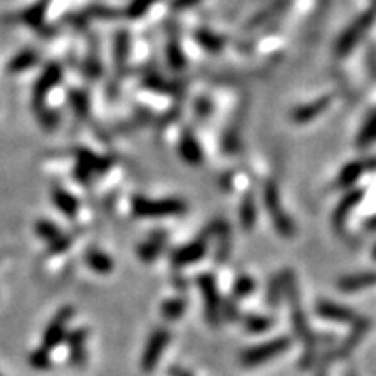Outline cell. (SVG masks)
Returning <instances> with one entry per match:
<instances>
[{
	"mask_svg": "<svg viewBox=\"0 0 376 376\" xmlns=\"http://www.w3.org/2000/svg\"><path fill=\"white\" fill-rule=\"evenodd\" d=\"M286 296L291 305L293 327H295L296 335L300 336V340H302L305 345V355L302 359V364L303 366H308L312 361V352H314V336H312L310 327H308L307 319H305L302 305H300L298 288H296L295 275H293L291 272H286Z\"/></svg>",
	"mask_w": 376,
	"mask_h": 376,
	"instance_id": "1",
	"label": "cell"
},
{
	"mask_svg": "<svg viewBox=\"0 0 376 376\" xmlns=\"http://www.w3.org/2000/svg\"><path fill=\"white\" fill-rule=\"evenodd\" d=\"M187 211V204L181 199H148L138 195L133 199V213L140 218L180 216Z\"/></svg>",
	"mask_w": 376,
	"mask_h": 376,
	"instance_id": "2",
	"label": "cell"
},
{
	"mask_svg": "<svg viewBox=\"0 0 376 376\" xmlns=\"http://www.w3.org/2000/svg\"><path fill=\"white\" fill-rule=\"evenodd\" d=\"M263 204L265 208H267L268 216H270L275 230L283 237H286V239H291V237L296 233V228L291 218L286 215V211H284L283 204H280L279 188H277L275 181H268V183L263 187Z\"/></svg>",
	"mask_w": 376,
	"mask_h": 376,
	"instance_id": "3",
	"label": "cell"
},
{
	"mask_svg": "<svg viewBox=\"0 0 376 376\" xmlns=\"http://www.w3.org/2000/svg\"><path fill=\"white\" fill-rule=\"evenodd\" d=\"M291 345V340L286 336H280V338H274L270 342L260 343V345L249 347L246 350L240 352V364L246 367H256L261 364L268 362L270 359L277 357V355L284 354Z\"/></svg>",
	"mask_w": 376,
	"mask_h": 376,
	"instance_id": "4",
	"label": "cell"
},
{
	"mask_svg": "<svg viewBox=\"0 0 376 376\" xmlns=\"http://www.w3.org/2000/svg\"><path fill=\"white\" fill-rule=\"evenodd\" d=\"M197 286L204 302V314L209 326L216 327L221 320V298L218 293V284L213 274H200L197 277Z\"/></svg>",
	"mask_w": 376,
	"mask_h": 376,
	"instance_id": "5",
	"label": "cell"
},
{
	"mask_svg": "<svg viewBox=\"0 0 376 376\" xmlns=\"http://www.w3.org/2000/svg\"><path fill=\"white\" fill-rule=\"evenodd\" d=\"M75 308L66 305V307L59 308L51 322L47 324V327L44 330L42 335V347H46L47 350H54V348L61 345L63 342H66L68 336V324L73 319Z\"/></svg>",
	"mask_w": 376,
	"mask_h": 376,
	"instance_id": "6",
	"label": "cell"
},
{
	"mask_svg": "<svg viewBox=\"0 0 376 376\" xmlns=\"http://www.w3.org/2000/svg\"><path fill=\"white\" fill-rule=\"evenodd\" d=\"M171 342V331L166 330V327H156L148 336V342H146L143 354H141L140 366L145 373H150L157 367L159 364L162 354H164L166 347Z\"/></svg>",
	"mask_w": 376,
	"mask_h": 376,
	"instance_id": "7",
	"label": "cell"
},
{
	"mask_svg": "<svg viewBox=\"0 0 376 376\" xmlns=\"http://www.w3.org/2000/svg\"><path fill=\"white\" fill-rule=\"evenodd\" d=\"M373 23H375V11H367V13L359 16V18L355 19L345 31H343L342 37L338 39V42H336L335 47L336 54H338V56H345V54L350 53L364 35L370 31Z\"/></svg>",
	"mask_w": 376,
	"mask_h": 376,
	"instance_id": "8",
	"label": "cell"
},
{
	"mask_svg": "<svg viewBox=\"0 0 376 376\" xmlns=\"http://www.w3.org/2000/svg\"><path fill=\"white\" fill-rule=\"evenodd\" d=\"M112 166V159L108 157H100L89 150H81L77 156V164H75V176L81 183H91L96 174H103Z\"/></svg>",
	"mask_w": 376,
	"mask_h": 376,
	"instance_id": "9",
	"label": "cell"
},
{
	"mask_svg": "<svg viewBox=\"0 0 376 376\" xmlns=\"http://www.w3.org/2000/svg\"><path fill=\"white\" fill-rule=\"evenodd\" d=\"M63 78V68L58 65V63H51V65L46 66L41 77L37 78L34 86V105L35 108L41 112L44 108V101H46V96L51 93V91L56 87Z\"/></svg>",
	"mask_w": 376,
	"mask_h": 376,
	"instance_id": "10",
	"label": "cell"
},
{
	"mask_svg": "<svg viewBox=\"0 0 376 376\" xmlns=\"http://www.w3.org/2000/svg\"><path fill=\"white\" fill-rule=\"evenodd\" d=\"M209 239H211V237H209L205 232H203L195 240H192V243L185 244V246L178 248L176 251H173L171 261H173L174 267H178V268L188 267V265L203 260L205 253H208V240Z\"/></svg>",
	"mask_w": 376,
	"mask_h": 376,
	"instance_id": "11",
	"label": "cell"
},
{
	"mask_svg": "<svg viewBox=\"0 0 376 376\" xmlns=\"http://www.w3.org/2000/svg\"><path fill=\"white\" fill-rule=\"evenodd\" d=\"M66 345H68L70 362L75 367H84L87 362V330L78 327L70 331L66 336Z\"/></svg>",
	"mask_w": 376,
	"mask_h": 376,
	"instance_id": "12",
	"label": "cell"
},
{
	"mask_svg": "<svg viewBox=\"0 0 376 376\" xmlns=\"http://www.w3.org/2000/svg\"><path fill=\"white\" fill-rule=\"evenodd\" d=\"M315 310H317V314L320 315V317L333 320V322L354 324L355 320H357V314H355L354 310H350V308H347V307H342V305H338V303L327 302V300H320Z\"/></svg>",
	"mask_w": 376,
	"mask_h": 376,
	"instance_id": "13",
	"label": "cell"
},
{
	"mask_svg": "<svg viewBox=\"0 0 376 376\" xmlns=\"http://www.w3.org/2000/svg\"><path fill=\"white\" fill-rule=\"evenodd\" d=\"M166 243H168V235L164 232H153L138 246V258L143 260L145 263L157 260L161 256V253L164 251Z\"/></svg>",
	"mask_w": 376,
	"mask_h": 376,
	"instance_id": "14",
	"label": "cell"
},
{
	"mask_svg": "<svg viewBox=\"0 0 376 376\" xmlns=\"http://www.w3.org/2000/svg\"><path fill=\"white\" fill-rule=\"evenodd\" d=\"M362 197H364V190H352V192H348L347 195L340 200L338 208H336L333 213V227L336 232L340 233L343 232V227H345L348 215H350V211L355 208V205L361 203Z\"/></svg>",
	"mask_w": 376,
	"mask_h": 376,
	"instance_id": "15",
	"label": "cell"
},
{
	"mask_svg": "<svg viewBox=\"0 0 376 376\" xmlns=\"http://www.w3.org/2000/svg\"><path fill=\"white\" fill-rule=\"evenodd\" d=\"M178 152H180V157L190 166H199L200 162L204 161V152L203 146H200L197 138L193 136L190 131H185L181 134L180 145H178Z\"/></svg>",
	"mask_w": 376,
	"mask_h": 376,
	"instance_id": "16",
	"label": "cell"
},
{
	"mask_svg": "<svg viewBox=\"0 0 376 376\" xmlns=\"http://www.w3.org/2000/svg\"><path fill=\"white\" fill-rule=\"evenodd\" d=\"M330 105H331V96L319 98V100L296 108L295 112L291 113V121L296 122V124H305V122L308 121H314V118L320 116V113H322Z\"/></svg>",
	"mask_w": 376,
	"mask_h": 376,
	"instance_id": "17",
	"label": "cell"
},
{
	"mask_svg": "<svg viewBox=\"0 0 376 376\" xmlns=\"http://www.w3.org/2000/svg\"><path fill=\"white\" fill-rule=\"evenodd\" d=\"M376 168V159H366V161H355L347 164L345 168L342 169L338 176V185L340 187H350L352 183L359 180L362 173L370 171V169Z\"/></svg>",
	"mask_w": 376,
	"mask_h": 376,
	"instance_id": "18",
	"label": "cell"
},
{
	"mask_svg": "<svg viewBox=\"0 0 376 376\" xmlns=\"http://www.w3.org/2000/svg\"><path fill=\"white\" fill-rule=\"evenodd\" d=\"M51 199H53V204L56 205L65 216L75 218L78 215V200L75 199L73 193H70L68 190L54 187L53 192H51Z\"/></svg>",
	"mask_w": 376,
	"mask_h": 376,
	"instance_id": "19",
	"label": "cell"
},
{
	"mask_svg": "<svg viewBox=\"0 0 376 376\" xmlns=\"http://www.w3.org/2000/svg\"><path fill=\"white\" fill-rule=\"evenodd\" d=\"M129 49L131 41L128 31H118L116 37V44H113V56H116V72L118 77H122L128 68L129 61Z\"/></svg>",
	"mask_w": 376,
	"mask_h": 376,
	"instance_id": "20",
	"label": "cell"
},
{
	"mask_svg": "<svg viewBox=\"0 0 376 376\" xmlns=\"http://www.w3.org/2000/svg\"><path fill=\"white\" fill-rule=\"evenodd\" d=\"M87 267L96 274H110L113 270V260L98 248H89L84 255Z\"/></svg>",
	"mask_w": 376,
	"mask_h": 376,
	"instance_id": "21",
	"label": "cell"
},
{
	"mask_svg": "<svg viewBox=\"0 0 376 376\" xmlns=\"http://www.w3.org/2000/svg\"><path fill=\"white\" fill-rule=\"evenodd\" d=\"M290 2L291 0H275V2H272L270 6H267L265 9H261L260 13H256L251 19H249L246 29L248 30L260 29L261 25H265V23H268L270 19H274L275 16H279L280 13H283V11L286 9L288 6H290Z\"/></svg>",
	"mask_w": 376,
	"mask_h": 376,
	"instance_id": "22",
	"label": "cell"
},
{
	"mask_svg": "<svg viewBox=\"0 0 376 376\" xmlns=\"http://www.w3.org/2000/svg\"><path fill=\"white\" fill-rule=\"evenodd\" d=\"M375 284H376V272H362V274L342 277V279L338 280L340 290L347 293L361 291L364 288L375 286Z\"/></svg>",
	"mask_w": 376,
	"mask_h": 376,
	"instance_id": "23",
	"label": "cell"
},
{
	"mask_svg": "<svg viewBox=\"0 0 376 376\" xmlns=\"http://www.w3.org/2000/svg\"><path fill=\"white\" fill-rule=\"evenodd\" d=\"M244 116H246V105H243L239 110H237L235 118H233L230 128H228L227 133H225L223 148L227 150V152L232 153V152H235L237 148H239L240 129H243V118H244Z\"/></svg>",
	"mask_w": 376,
	"mask_h": 376,
	"instance_id": "24",
	"label": "cell"
},
{
	"mask_svg": "<svg viewBox=\"0 0 376 376\" xmlns=\"http://www.w3.org/2000/svg\"><path fill=\"white\" fill-rule=\"evenodd\" d=\"M193 37H195L197 44H199L203 49H205L208 53H213V54L221 53V51L225 49V46H227V41H225V37H221V35H218L211 30L199 29L195 31V34H193Z\"/></svg>",
	"mask_w": 376,
	"mask_h": 376,
	"instance_id": "25",
	"label": "cell"
},
{
	"mask_svg": "<svg viewBox=\"0 0 376 376\" xmlns=\"http://www.w3.org/2000/svg\"><path fill=\"white\" fill-rule=\"evenodd\" d=\"M37 59L39 54L35 53L34 49H25L11 59L9 65H7V70H9V73H23L29 68H31V66L37 63Z\"/></svg>",
	"mask_w": 376,
	"mask_h": 376,
	"instance_id": "26",
	"label": "cell"
},
{
	"mask_svg": "<svg viewBox=\"0 0 376 376\" xmlns=\"http://www.w3.org/2000/svg\"><path fill=\"white\" fill-rule=\"evenodd\" d=\"M166 59H168L169 66L176 72L185 68V54L183 49H181V44L176 37H169L168 44H166Z\"/></svg>",
	"mask_w": 376,
	"mask_h": 376,
	"instance_id": "27",
	"label": "cell"
},
{
	"mask_svg": "<svg viewBox=\"0 0 376 376\" xmlns=\"http://www.w3.org/2000/svg\"><path fill=\"white\" fill-rule=\"evenodd\" d=\"M239 220H240V225H243L244 230H253L255 221H256V203H255V195H253V192L246 193L243 204H240Z\"/></svg>",
	"mask_w": 376,
	"mask_h": 376,
	"instance_id": "28",
	"label": "cell"
},
{
	"mask_svg": "<svg viewBox=\"0 0 376 376\" xmlns=\"http://www.w3.org/2000/svg\"><path fill=\"white\" fill-rule=\"evenodd\" d=\"M367 327H370V320H367V319H357V320H355V322L352 324V335H348V338L345 340V342H343L342 350H340V352H342L343 355L350 354V352L354 350V347L357 345L359 342H361L362 336L366 335Z\"/></svg>",
	"mask_w": 376,
	"mask_h": 376,
	"instance_id": "29",
	"label": "cell"
},
{
	"mask_svg": "<svg viewBox=\"0 0 376 376\" xmlns=\"http://www.w3.org/2000/svg\"><path fill=\"white\" fill-rule=\"evenodd\" d=\"M185 312H187V298H183V296L166 300L161 307V314L166 320L180 319Z\"/></svg>",
	"mask_w": 376,
	"mask_h": 376,
	"instance_id": "30",
	"label": "cell"
},
{
	"mask_svg": "<svg viewBox=\"0 0 376 376\" xmlns=\"http://www.w3.org/2000/svg\"><path fill=\"white\" fill-rule=\"evenodd\" d=\"M283 295H286V272L280 275H275L270 280V284L267 288V302L274 307V305L280 302Z\"/></svg>",
	"mask_w": 376,
	"mask_h": 376,
	"instance_id": "31",
	"label": "cell"
},
{
	"mask_svg": "<svg viewBox=\"0 0 376 376\" xmlns=\"http://www.w3.org/2000/svg\"><path fill=\"white\" fill-rule=\"evenodd\" d=\"M35 233H37L42 240H46L47 244L56 243L59 237L63 235V232L49 220H39L37 223H35Z\"/></svg>",
	"mask_w": 376,
	"mask_h": 376,
	"instance_id": "32",
	"label": "cell"
},
{
	"mask_svg": "<svg viewBox=\"0 0 376 376\" xmlns=\"http://www.w3.org/2000/svg\"><path fill=\"white\" fill-rule=\"evenodd\" d=\"M47 4H49V0H41L39 4H35V6H31L30 9H26L25 13L21 14L23 21L29 23L31 26H39L41 23L44 21V14H46V9H47Z\"/></svg>",
	"mask_w": 376,
	"mask_h": 376,
	"instance_id": "33",
	"label": "cell"
},
{
	"mask_svg": "<svg viewBox=\"0 0 376 376\" xmlns=\"http://www.w3.org/2000/svg\"><path fill=\"white\" fill-rule=\"evenodd\" d=\"M243 322L249 333H265L272 327V319L265 315H246Z\"/></svg>",
	"mask_w": 376,
	"mask_h": 376,
	"instance_id": "34",
	"label": "cell"
},
{
	"mask_svg": "<svg viewBox=\"0 0 376 376\" xmlns=\"http://www.w3.org/2000/svg\"><path fill=\"white\" fill-rule=\"evenodd\" d=\"M30 366L39 371L49 370V367L53 366V361H51V350H47L46 347L35 348V350L30 354Z\"/></svg>",
	"mask_w": 376,
	"mask_h": 376,
	"instance_id": "35",
	"label": "cell"
},
{
	"mask_svg": "<svg viewBox=\"0 0 376 376\" xmlns=\"http://www.w3.org/2000/svg\"><path fill=\"white\" fill-rule=\"evenodd\" d=\"M256 290V283L253 277L240 275L237 277V280L233 283V296L235 298H246V296L253 295V291Z\"/></svg>",
	"mask_w": 376,
	"mask_h": 376,
	"instance_id": "36",
	"label": "cell"
},
{
	"mask_svg": "<svg viewBox=\"0 0 376 376\" xmlns=\"http://www.w3.org/2000/svg\"><path fill=\"white\" fill-rule=\"evenodd\" d=\"M70 105H72L77 117L87 118V116H89V100H87V94L82 93V91H73L70 94Z\"/></svg>",
	"mask_w": 376,
	"mask_h": 376,
	"instance_id": "37",
	"label": "cell"
},
{
	"mask_svg": "<svg viewBox=\"0 0 376 376\" xmlns=\"http://www.w3.org/2000/svg\"><path fill=\"white\" fill-rule=\"evenodd\" d=\"M373 141H376V112L366 121V124L362 126L361 133L357 136V145L359 146H367Z\"/></svg>",
	"mask_w": 376,
	"mask_h": 376,
	"instance_id": "38",
	"label": "cell"
},
{
	"mask_svg": "<svg viewBox=\"0 0 376 376\" xmlns=\"http://www.w3.org/2000/svg\"><path fill=\"white\" fill-rule=\"evenodd\" d=\"M143 84L148 87V89L162 91V93H173L174 91V86L171 84V82H166L164 78H162L161 75H157V73L146 75V77L143 78Z\"/></svg>",
	"mask_w": 376,
	"mask_h": 376,
	"instance_id": "39",
	"label": "cell"
},
{
	"mask_svg": "<svg viewBox=\"0 0 376 376\" xmlns=\"http://www.w3.org/2000/svg\"><path fill=\"white\" fill-rule=\"evenodd\" d=\"M156 2L157 0H133V2L129 4L126 14H128L129 18H141Z\"/></svg>",
	"mask_w": 376,
	"mask_h": 376,
	"instance_id": "40",
	"label": "cell"
},
{
	"mask_svg": "<svg viewBox=\"0 0 376 376\" xmlns=\"http://www.w3.org/2000/svg\"><path fill=\"white\" fill-rule=\"evenodd\" d=\"M221 315H223L228 322H235V320H239V308H237L233 300L230 298L223 300V303H221Z\"/></svg>",
	"mask_w": 376,
	"mask_h": 376,
	"instance_id": "41",
	"label": "cell"
},
{
	"mask_svg": "<svg viewBox=\"0 0 376 376\" xmlns=\"http://www.w3.org/2000/svg\"><path fill=\"white\" fill-rule=\"evenodd\" d=\"M72 243H73L72 235H68V233H63V235L59 237L56 243L49 244V253L51 255H59V253H65L66 249L72 246Z\"/></svg>",
	"mask_w": 376,
	"mask_h": 376,
	"instance_id": "42",
	"label": "cell"
},
{
	"mask_svg": "<svg viewBox=\"0 0 376 376\" xmlns=\"http://www.w3.org/2000/svg\"><path fill=\"white\" fill-rule=\"evenodd\" d=\"M199 2L200 0H173V7L176 11H183V9H188V7H193Z\"/></svg>",
	"mask_w": 376,
	"mask_h": 376,
	"instance_id": "43",
	"label": "cell"
},
{
	"mask_svg": "<svg viewBox=\"0 0 376 376\" xmlns=\"http://www.w3.org/2000/svg\"><path fill=\"white\" fill-rule=\"evenodd\" d=\"M195 110L200 113V117H208L209 113H211V103L208 100H200L195 105Z\"/></svg>",
	"mask_w": 376,
	"mask_h": 376,
	"instance_id": "44",
	"label": "cell"
},
{
	"mask_svg": "<svg viewBox=\"0 0 376 376\" xmlns=\"http://www.w3.org/2000/svg\"><path fill=\"white\" fill-rule=\"evenodd\" d=\"M169 376H193V375L188 373V371L183 370V367L173 366L171 370H169Z\"/></svg>",
	"mask_w": 376,
	"mask_h": 376,
	"instance_id": "45",
	"label": "cell"
},
{
	"mask_svg": "<svg viewBox=\"0 0 376 376\" xmlns=\"http://www.w3.org/2000/svg\"><path fill=\"white\" fill-rule=\"evenodd\" d=\"M370 227H371V228H376V218H375L373 221H371V225H370Z\"/></svg>",
	"mask_w": 376,
	"mask_h": 376,
	"instance_id": "46",
	"label": "cell"
},
{
	"mask_svg": "<svg viewBox=\"0 0 376 376\" xmlns=\"http://www.w3.org/2000/svg\"><path fill=\"white\" fill-rule=\"evenodd\" d=\"M373 258H375V260H376V246H375V248H373Z\"/></svg>",
	"mask_w": 376,
	"mask_h": 376,
	"instance_id": "47",
	"label": "cell"
},
{
	"mask_svg": "<svg viewBox=\"0 0 376 376\" xmlns=\"http://www.w3.org/2000/svg\"><path fill=\"white\" fill-rule=\"evenodd\" d=\"M347 376H357L355 373H347Z\"/></svg>",
	"mask_w": 376,
	"mask_h": 376,
	"instance_id": "48",
	"label": "cell"
},
{
	"mask_svg": "<svg viewBox=\"0 0 376 376\" xmlns=\"http://www.w3.org/2000/svg\"><path fill=\"white\" fill-rule=\"evenodd\" d=\"M317 376H326V375H324V373H319V375H317Z\"/></svg>",
	"mask_w": 376,
	"mask_h": 376,
	"instance_id": "49",
	"label": "cell"
},
{
	"mask_svg": "<svg viewBox=\"0 0 376 376\" xmlns=\"http://www.w3.org/2000/svg\"><path fill=\"white\" fill-rule=\"evenodd\" d=\"M375 6H376V0H375Z\"/></svg>",
	"mask_w": 376,
	"mask_h": 376,
	"instance_id": "50",
	"label": "cell"
},
{
	"mask_svg": "<svg viewBox=\"0 0 376 376\" xmlns=\"http://www.w3.org/2000/svg\"><path fill=\"white\" fill-rule=\"evenodd\" d=\"M0 376H2V375H0Z\"/></svg>",
	"mask_w": 376,
	"mask_h": 376,
	"instance_id": "51",
	"label": "cell"
}]
</instances>
